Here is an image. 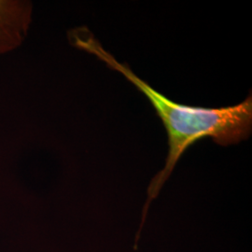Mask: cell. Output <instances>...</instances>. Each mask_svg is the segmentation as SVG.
Wrapping results in <instances>:
<instances>
[{
	"mask_svg": "<svg viewBox=\"0 0 252 252\" xmlns=\"http://www.w3.org/2000/svg\"><path fill=\"white\" fill-rule=\"evenodd\" d=\"M74 47L96 56L109 68L124 75L151 102L168 137V154L165 165L153 178L148 187V198L142 210L141 221L135 239V250L143 230L150 205L156 198L164 183L184 153L190 146L205 137H211L217 144L229 146L249 138L252 128V96L242 103L226 108H207L180 105L154 90L137 77L126 63H121L104 49L87 27L74 28L68 33Z\"/></svg>",
	"mask_w": 252,
	"mask_h": 252,
	"instance_id": "obj_1",
	"label": "cell"
},
{
	"mask_svg": "<svg viewBox=\"0 0 252 252\" xmlns=\"http://www.w3.org/2000/svg\"><path fill=\"white\" fill-rule=\"evenodd\" d=\"M33 21V4L28 0H0V55L22 47Z\"/></svg>",
	"mask_w": 252,
	"mask_h": 252,
	"instance_id": "obj_2",
	"label": "cell"
}]
</instances>
